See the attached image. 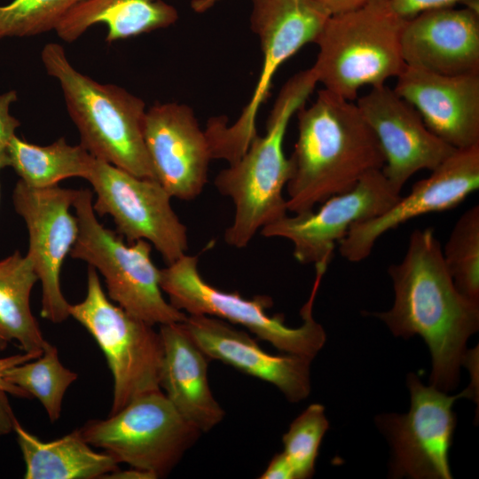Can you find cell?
Listing matches in <instances>:
<instances>
[{"label": "cell", "mask_w": 479, "mask_h": 479, "mask_svg": "<svg viewBox=\"0 0 479 479\" xmlns=\"http://www.w3.org/2000/svg\"><path fill=\"white\" fill-rule=\"evenodd\" d=\"M6 394L5 391L0 389V436L13 431L17 420Z\"/></svg>", "instance_id": "e575fe53"}, {"label": "cell", "mask_w": 479, "mask_h": 479, "mask_svg": "<svg viewBox=\"0 0 479 479\" xmlns=\"http://www.w3.org/2000/svg\"><path fill=\"white\" fill-rule=\"evenodd\" d=\"M43 353V352H42ZM42 353L24 352L0 358V389L17 397L29 398L28 395L19 387L5 380V372L16 365L37 358Z\"/></svg>", "instance_id": "1f68e13d"}, {"label": "cell", "mask_w": 479, "mask_h": 479, "mask_svg": "<svg viewBox=\"0 0 479 479\" xmlns=\"http://www.w3.org/2000/svg\"><path fill=\"white\" fill-rule=\"evenodd\" d=\"M76 379L77 373L61 364L57 348L50 343L37 358L5 372L8 382L40 401L51 422L59 419L64 395Z\"/></svg>", "instance_id": "484cf974"}, {"label": "cell", "mask_w": 479, "mask_h": 479, "mask_svg": "<svg viewBox=\"0 0 479 479\" xmlns=\"http://www.w3.org/2000/svg\"><path fill=\"white\" fill-rule=\"evenodd\" d=\"M317 84L310 67L289 78L278 94L265 134H257L241 157L216 175V190L234 204L232 223L224 232L229 246L247 247L264 225L287 215L283 190L292 167L284 153L285 135L292 116Z\"/></svg>", "instance_id": "3957f363"}, {"label": "cell", "mask_w": 479, "mask_h": 479, "mask_svg": "<svg viewBox=\"0 0 479 479\" xmlns=\"http://www.w3.org/2000/svg\"><path fill=\"white\" fill-rule=\"evenodd\" d=\"M41 59L62 90L80 145L98 160L155 179L144 141L145 102L118 85L99 83L80 73L57 43L43 46Z\"/></svg>", "instance_id": "277c9868"}, {"label": "cell", "mask_w": 479, "mask_h": 479, "mask_svg": "<svg viewBox=\"0 0 479 479\" xmlns=\"http://www.w3.org/2000/svg\"><path fill=\"white\" fill-rule=\"evenodd\" d=\"M329 428L325 407L319 404L308 406L290 425L282 436L284 451L294 479L310 478L322 438Z\"/></svg>", "instance_id": "f1b7e54d"}, {"label": "cell", "mask_w": 479, "mask_h": 479, "mask_svg": "<svg viewBox=\"0 0 479 479\" xmlns=\"http://www.w3.org/2000/svg\"><path fill=\"white\" fill-rule=\"evenodd\" d=\"M144 141L155 179L172 198L193 200L208 182L213 160L208 136L185 104L159 103L146 110Z\"/></svg>", "instance_id": "e0dca14e"}, {"label": "cell", "mask_w": 479, "mask_h": 479, "mask_svg": "<svg viewBox=\"0 0 479 479\" xmlns=\"http://www.w3.org/2000/svg\"><path fill=\"white\" fill-rule=\"evenodd\" d=\"M90 189L76 190L73 208L79 233L69 255L86 262L104 278L108 297L149 325L183 322L187 314L168 302L160 286L161 269L151 257L152 245L144 240L127 243L96 217Z\"/></svg>", "instance_id": "52a82bcc"}, {"label": "cell", "mask_w": 479, "mask_h": 479, "mask_svg": "<svg viewBox=\"0 0 479 479\" xmlns=\"http://www.w3.org/2000/svg\"><path fill=\"white\" fill-rule=\"evenodd\" d=\"M329 14L314 0H251L250 27L263 52L254 93L238 119L211 118L205 132L213 159L237 161L257 135V114L279 67L302 46L314 43Z\"/></svg>", "instance_id": "ba28073f"}, {"label": "cell", "mask_w": 479, "mask_h": 479, "mask_svg": "<svg viewBox=\"0 0 479 479\" xmlns=\"http://www.w3.org/2000/svg\"><path fill=\"white\" fill-rule=\"evenodd\" d=\"M198 263V255L185 254L161 269V288L175 308L186 314L211 316L242 326L284 353L313 359L322 349L326 335L314 319L312 309L323 271H316L310 295L301 310L302 326L289 327L283 315L269 316L266 312L272 305L271 297L247 299L238 292L216 288L201 277Z\"/></svg>", "instance_id": "8992f818"}, {"label": "cell", "mask_w": 479, "mask_h": 479, "mask_svg": "<svg viewBox=\"0 0 479 479\" xmlns=\"http://www.w3.org/2000/svg\"><path fill=\"white\" fill-rule=\"evenodd\" d=\"M18 95L16 90H9L0 95V152H4L7 143L20 122L10 114V106L16 102Z\"/></svg>", "instance_id": "4dcf8cb0"}, {"label": "cell", "mask_w": 479, "mask_h": 479, "mask_svg": "<svg viewBox=\"0 0 479 479\" xmlns=\"http://www.w3.org/2000/svg\"><path fill=\"white\" fill-rule=\"evenodd\" d=\"M329 14V16L342 14L355 11L370 0H314Z\"/></svg>", "instance_id": "836d02e7"}, {"label": "cell", "mask_w": 479, "mask_h": 479, "mask_svg": "<svg viewBox=\"0 0 479 479\" xmlns=\"http://www.w3.org/2000/svg\"><path fill=\"white\" fill-rule=\"evenodd\" d=\"M411 407L404 415L378 419L391 443L395 477L451 479L449 449L456 424L452 411L460 397H473L468 389L455 396L425 386L414 373L407 377Z\"/></svg>", "instance_id": "7c38bea8"}, {"label": "cell", "mask_w": 479, "mask_h": 479, "mask_svg": "<svg viewBox=\"0 0 479 479\" xmlns=\"http://www.w3.org/2000/svg\"><path fill=\"white\" fill-rule=\"evenodd\" d=\"M178 20L177 10L164 0H85L72 9L55 32L72 43L92 26H106L109 43L165 28Z\"/></svg>", "instance_id": "7402d4cb"}, {"label": "cell", "mask_w": 479, "mask_h": 479, "mask_svg": "<svg viewBox=\"0 0 479 479\" xmlns=\"http://www.w3.org/2000/svg\"><path fill=\"white\" fill-rule=\"evenodd\" d=\"M5 168L4 152H0V170Z\"/></svg>", "instance_id": "74e56055"}, {"label": "cell", "mask_w": 479, "mask_h": 479, "mask_svg": "<svg viewBox=\"0 0 479 479\" xmlns=\"http://www.w3.org/2000/svg\"><path fill=\"white\" fill-rule=\"evenodd\" d=\"M13 431L26 465L25 479H96L116 470L119 462L107 452H96L78 429L44 442L18 420Z\"/></svg>", "instance_id": "603a6c76"}, {"label": "cell", "mask_w": 479, "mask_h": 479, "mask_svg": "<svg viewBox=\"0 0 479 479\" xmlns=\"http://www.w3.org/2000/svg\"><path fill=\"white\" fill-rule=\"evenodd\" d=\"M261 479H294L292 467L283 452L273 456Z\"/></svg>", "instance_id": "d6a6232c"}, {"label": "cell", "mask_w": 479, "mask_h": 479, "mask_svg": "<svg viewBox=\"0 0 479 479\" xmlns=\"http://www.w3.org/2000/svg\"><path fill=\"white\" fill-rule=\"evenodd\" d=\"M400 197L381 169H374L350 190L326 200L317 211L287 214L264 225L260 233L291 241L294 257L302 264L328 265L336 245L354 224L382 214Z\"/></svg>", "instance_id": "4fadbf2b"}, {"label": "cell", "mask_w": 479, "mask_h": 479, "mask_svg": "<svg viewBox=\"0 0 479 479\" xmlns=\"http://www.w3.org/2000/svg\"><path fill=\"white\" fill-rule=\"evenodd\" d=\"M388 272L395 301L389 310L373 315L397 336H421L431 352V385L453 389L466 342L479 327V302L456 287L433 228L414 230L403 259Z\"/></svg>", "instance_id": "6da1fadb"}, {"label": "cell", "mask_w": 479, "mask_h": 479, "mask_svg": "<svg viewBox=\"0 0 479 479\" xmlns=\"http://www.w3.org/2000/svg\"><path fill=\"white\" fill-rule=\"evenodd\" d=\"M103 478L109 479H156L158 478L153 473L130 467L128 469L122 470L117 468L116 470L106 475Z\"/></svg>", "instance_id": "d590c367"}, {"label": "cell", "mask_w": 479, "mask_h": 479, "mask_svg": "<svg viewBox=\"0 0 479 479\" xmlns=\"http://www.w3.org/2000/svg\"><path fill=\"white\" fill-rule=\"evenodd\" d=\"M220 0H192L191 8L197 13H203L212 8Z\"/></svg>", "instance_id": "8d00e7d4"}, {"label": "cell", "mask_w": 479, "mask_h": 479, "mask_svg": "<svg viewBox=\"0 0 479 479\" xmlns=\"http://www.w3.org/2000/svg\"><path fill=\"white\" fill-rule=\"evenodd\" d=\"M76 190L58 185L33 188L19 180L12 192L17 214L28 232V251L42 284L41 316L61 323L69 316V303L60 287V273L66 256L75 243L79 225L70 212Z\"/></svg>", "instance_id": "5bb4252c"}, {"label": "cell", "mask_w": 479, "mask_h": 479, "mask_svg": "<svg viewBox=\"0 0 479 479\" xmlns=\"http://www.w3.org/2000/svg\"><path fill=\"white\" fill-rule=\"evenodd\" d=\"M182 323L209 359L219 360L274 385L290 402H299L309 396L312 359L288 353L271 355L248 334L215 317L187 314Z\"/></svg>", "instance_id": "d6986e66"}, {"label": "cell", "mask_w": 479, "mask_h": 479, "mask_svg": "<svg viewBox=\"0 0 479 479\" xmlns=\"http://www.w3.org/2000/svg\"><path fill=\"white\" fill-rule=\"evenodd\" d=\"M406 21L387 0L329 16L314 42L318 51L310 68L318 83L353 101L363 86L397 78L405 67L401 35Z\"/></svg>", "instance_id": "5b68a950"}, {"label": "cell", "mask_w": 479, "mask_h": 479, "mask_svg": "<svg viewBox=\"0 0 479 479\" xmlns=\"http://www.w3.org/2000/svg\"><path fill=\"white\" fill-rule=\"evenodd\" d=\"M163 359L160 388L177 411L201 433L221 422L224 411L208 380L210 360L188 334L182 322L160 326Z\"/></svg>", "instance_id": "44dd1931"}, {"label": "cell", "mask_w": 479, "mask_h": 479, "mask_svg": "<svg viewBox=\"0 0 479 479\" xmlns=\"http://www.w3.org/2000/svg\"><path fill=\"white\" fill-rule=\"evenodd\" d=\"M442 254L458 290L479 302V205H474L459 216Z\"/></svg>", "instance_id": "4316f807"}, {"label": "cell", "mask_w": 479, "mask_h": 479, "mask_svg": "<svg viewBox=\"0 0 479 479\" xmlns=\"http://www.w3.org/2000/svg\"><path fill=\"white\" fill-rule=\"evenodd\" d=\"M78 430L90 446L158 478L169 475L201 434L161 389L142 394L108 418L89 420Z\"/></svg>", "instance_id": "30bf717a"}, {"label": "cell", "mask_w": 479, "mask_h": 479, "mask_svg": "<svg viewBox=\"0 0 479 479\" xmlns=\"http://www.w3.org/2000/svg\"><path fill=\"white\" fill-rule=\"evenodd\" d=\"M296 113L298 137L286 185L288 211L313 210L383 168L380 144L357 104L323 88L310 106Z\"/></svg>", "instance_id": "7a4b0ae2"}, {"label": "cell", "mask_w": 479, "mask_h": 479, "mask_svg": "<svg viewBox=\"0 0 479 479\" xmlns=\"http://www.w3.org/2000/svg\"><path fill=\"white\" fill-rule=\"evenodd\" d=\"M356 104L383 153L381 171L398 192L416 172L433 170L457 150L432 133L415 108L386 84L372 87Z\"/></svg>", "instance_id": "2e32d148"}, {"label": "cell", "mask_w": 479, "mask_h": 479, "mask_svg": "<svg viewBox=\"0 0 479 479\" xmlns=\"http://www.w3.org/2000/svg\"><path fill=\"white\" fill-rule=\"evenodd\" d=\"M68 311L92 335L106 356L114 378L109 415L137 397L161 389L163 348L159 332L114 304L93 267H88L84 299L69 304Z\"/></svg>", "instance_id": "9c48e42d"}, {"label": "cell", "mask_w": 479, "mask_h": 479, "mask_svg": "<svg viewBox=\"0 0 479 479\" xmlns=\"http://www.w3.org/2000/svg\"><path fill=\"white\" fill-rule=\"evenodd\" d=\"M5 167L33 188H48L70 177L86 178L93 156L80 144L72 145L64 137L38 145L12 136L4 150Z\"/></svg>", "instance_id": "d4e9b609"}, {"label": "cell", "mask_w": 479, "mask_h": 479, "mask_svg": "<svg viewBox=\"0 0 479 479\" xmlns=\"http://www.w3.org/2000/svg\"><path fill=\"white\" fill-rule=\"evenodd\" d=\"M85 0H12L0 5V40L55 30L64 17Z\"/></svg>", "instance_id": "83f0119b"}, {"label": "cell", "mask_w": 479, "mask_h": 479, "mask_svg": "<svg viewBox=\"0 0 479 479\" xmlns=\"http://www.w3.org/2000/svg\"><path fill=\"white\" fill-rule=\"evenodd\" d=\"M394 90L446 144L479 145V73L444 75L405 66Z\"/></svg>", "instance_id": "ac0fdd59"}, {"label": "cell", "mask_w": 479, "mask_h": 479, "mask_svg": "<svg viewBox=\"0 0 479 479\" xmlns=\"http://www.w3.org/2000/svg\"><path fill=\"white\" fill-rule=\"evenodd\" d=\"M405 66L444 75L479 73V12L444 7L407 20L401 35Z\"/></svg>", "instance_id": "ffe728a7"}, {"label": "cell", "mask_w": 479, "mask_h": 479, "mask_svg": "<svg viewBox=\"0 0 479 479\" xmlns=\"http://www.w3.org/2000/svg\"><path fill=\"white\" fill-rule=\"evenodd\" d=\"M391 8L402 18L410 20L428 10L452 7L457 4L479 12V0H387Z\"/></svg>", "instance_id": "f546056e"}, {"label": "cell", "mask_w": 479, "mask_h": 479, "mask_svg": "<svg viewBox=\"0 0 479 479\" xmlns=\"http://www.w3.org/2000/svg\"><path fill=\"white\" fill-rule=\"evenodd\" d=\"M37 280L31 261L20 251L0 260V348L16 341L24 352L42 353L49 344L30 309Z\"/></svg>", "instance_id": "cb8c5ba5"}, {"label": "cell", "mask_w": 479, "mask_h": 479, "mask_svg": "<svg viewBox=\"0 0 479 479\" xmlns=\"http://www.w3.org/2000/svg\"><path fill=\"white\" fill-rule=\"evenodd\" d=\"M85 179L96 194L94 212L109 215L127 243L148 241L167 264L186 254L187 229L157 180L138 177L95 157Z\"/></svg>", "instance_id": "8fae6325"}, {"label": "cell", "mask_w": 479, "mask_h": 479, "mask_svg": "<svg viewBox=\"0 0 479 479\" xmlns=\"http://www.w3.org/2000/svg\"><path fill=\"white\" fill-rule=\"evenodd\" d=\"M478 188L479 145L457 149L385 212L354 224L338 243L339 252L349 262H361L389 231L422 215L452 209Z\"/></svg>", "instance_id": "9a60e30c"}]
</instances>
